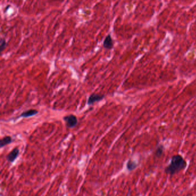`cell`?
<instances>
[{
    "instance_id": "obj_1",
    "label": "cell",
    "mask_w": 196,
    "mask_h": 196,
    "mask_svg": "<svg viewBox=\"0 0 196 196\" xmlns=\"http://www.w3.org/2000/svg\"><path fill=\"white\" fill-rule=\"evenodd\" d=\"M187 163L185 159L180 155L177 154L172 157L170 163L165 169V172L172 175L185 169Z\"/></svg>"
},
{
    "instance_id": "obj_2",
    "label": "cell",
    "mask_w": 196,
    "mask_h": 196,
    "mask_svg": "<svg viewBox=\"0 0 196 196\" xmlns=\"http://www.w3.org/2000/svg\"><path fill=\"white\" fill-rule=\"evenodd\" d=\"M63 119L65 123V125L67 128H74L78 125V123L77 116L73 114L66 115L63 117Z\"/></svg>"
},
{
    "instance_id": "obj_3",
    "label": "cell",
    "mask_w": 196,
    "mask_h": 196,
    "mask_svg": "<svg viewBox=\"0 0 196 196\" xmlns=\"http://www.w3.org/2000/svg\"><path fill=\"white\" fill-rule=\"evenodd\" d=\"M104 98H105L104 95L92 94L89 97L88 99H87V104L89 106L92 105L95 102H98L102 100Z\"/></svg>"
},
{
    "instance_id": "obj_4",
    "label": "cell",
    "mask_w": 196,
    "mask_h": 196,
    "mask_svg": "<svg viewBox=\"0 0 196 196\" xmlns=\"http://www.w3.org/2000/svg\"><path fill=\"white\" fill-rule=\"evenodd\" d=\"M19 153L20 150L17 147H15V149H13L7 155V159L8 160V162L10 163H13V162H15V161L19 155Z\"/></svg>"
},
{
    "instance_id": "obj_5",
    "label": "cell",
    "mask_w": 196,
    "mask_h": 196,
    "mask_svg": "<svg viewBox=\"0 0 196 196\" xmlns=\"http://www.w3.org/2000/svg\"><path fill=\"white\" fill-rule=\"evenodd\" d=\"M103 46L105 48L107 49H111L113 47V41L112 40V38L110 35H108L104 41L103 43Z\"/></svg>"
},
{
    "instance_id": "obj_6",
    "label": "cell",
    "mask_w": 196,
    "mask_h": 196,
    "mask_svg": "<svg viewBox=\"0 0 196 196\" xmlns=\"http://www.w3.org/2000/svg\"><path fill=\"white\" fill-rule=\"evenodd\" d=\"M38 111L35 110V109H30L27 111H25L23 113H21L20 115L19 116L20 117H23V118H28L30 116H34L38 113Z\"/></svg>"
},
{
    "instance_id": "obj_7",
    "label": "cell",
    "mask_w": 196,
    "mask_h": 196,
    "mask_svg": "<svg viewBox=\"0 0 196 196\" xmlns=\"http://www.w3.org/2000/svg\"><path fill=\"white\" fill-rule=\"evenodd\" d=\"M12 142H13V139L10 136H4L0 140V147L2 148L3 147L10 144Z\"/></svg>"
},
{
    "instance_id": "obj_8",
    "label": "cell",
    "mask_w": 196,
    "mask_h": 196,
    "mask_svg": "<svg viewBox=\"0 0 196 196\" xmlns=\"http://www.w3.org/2000/svg\"><path fill=\"white\" fill-rule=\"evenodd\" d=\"M126 166V169L128 171H132L137 167L138 165L135 161H133L131 159H129L128 161Z\"/></svg>"
},
{
    "instance_id": "obj_9",
    "label": "cell",
    "mask_w": 196,
    "mask_h": 196,
    "mask_svg": "<svg viewBox=\"0 0 196 196\" xmlns=\"http://www.w3.org/2000/svg\"><path fill=\"white\" fill-rule=\"evenodd\" d=\"M163 150H164L163 146L162 145V144L159 145L157 147V150L155 152V155L157 157H160L162 155V154L163 153Z\"/></svg>"
},
{
    "instance_id": "obj_10",
    "label": "cell",
    "mask_w": 196,
    "mask_h": 196,
    "mask_svg": "<svg viewBox=\"0 0 196 196\" xmlns=\"http://www.w3.org/2000/svg\"><path fill=\"white\" fill-rule=\"evenodd\" d=\"M7 42L4 38H1L0 41V47H1V52H2L7 46Z\"/></svg>"
}]
</instances>
